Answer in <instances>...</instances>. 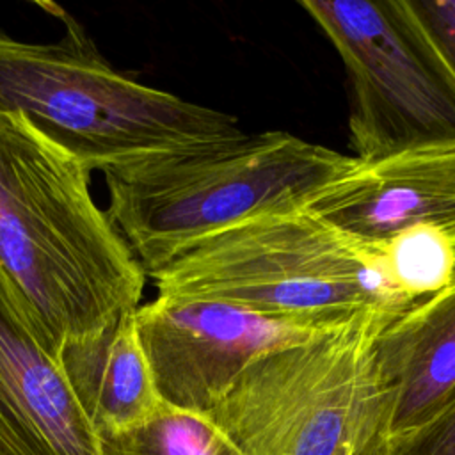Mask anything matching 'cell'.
Returning <instances> with one entry per match:
<instances>
[{"label": "cell", "instance_id": "cell-1", "mask_svg": "<svg viewBox=\"0 0 455 455\" xmlns=\"http://www.w3.org/2000/svg\"><path fill=\"white\" fill-rule=\"evenodd\" d=\"M89 178L28 117L0 116V268L57 357L133 313L148 277Z\"/></svg>", "mask_w": 455, "mask_h": 455}, {"label": "cell", "instance_id": "cell-2", "mask_svg": "<svg viewBox=\"0 0 455 455\" xmlns=\"http://www.w3.org/2000/svg\"><path fill=\"white\" fill-rule=\"evenodd\" d=\"M354 164L355 156L288 132L243 133L103 171L107 213L151 277L220 231L307 208Z\"/></svg>", "mask_w": 455, "mask_h": 455}, {"label": "cell", "instance_id": "cell-3", "mask_svg": "<svg viewBox=\"0 0 455 455\" xmlns=\"http://www.w3.org/2000/svg\"><path fill=\"white\" fill-rule=\"evenodd\" d=\"M55 43L0 30V116L21 114L89 171L126 167L231 140L235 116L144 85L116 69L69 20Z\"/></svg>", "mask_w": 455, "mask_h": 455}, {"label": "cell", "instance_id": "cell-4", "mask_svg": "<svg viewBox=\"0 0 455 455\" xmlns=\"http://www.w3.org/2000/svg\"><path fill=\"white\" fill-rule=\"evenodd\" d=\"M156 295L222 300L300 329H331L409 300L389 283L375 243L309 208L220 231L151 275Z\"/></svg>", "mask_w": 455, "mask_h": 455}, {"label": "cell", "instance_id": "cell-5", "mask_svg": "<svg viewBox=\"0 0 455 455\" xmlns=\"http://www.w3.org/2000/svg\"><path fill=\"white\" fill-rule=\"evenodd\" d=\"M371 311L261 354L204 414L240 455H391L393 389Z\"/></svg>", "mask_w": 455, "mask_h": 455}, {"label": "cell", "instance_id": "cell-6", "mask_svg": "<svg viewBox=\"0 0 455 455\" xmlns=\"http://www.w3.org/2000/svg\"><path fill=\"white\" fill-rule=\"evenodd\" d=\"M350 85L357 160L455 144V76L403 0H300Z\"/></svg>", "mask_w": 455, "mask_h": 455}, {"label": "cell", "instance_id": "cell-7", "mask_svg": "<svg viewBox=\"0 0 455 455\" xmlns=\"http://www.w3.org/2000/svg\"><path fill=\"white\" fill-rule=\"evenodd\" d=\"M133 318L160 396L194 412L212 411L261 354L318 332L196 297L156 295Z\"/></svg>", "mask_w": 455, "mask_h": 455}, {"label": "cell", "instance_id": "cell-8", "mask_svg": "<svg viewBox=\"0 0 455 455\" xmlns=\"http://www.w3.org/2000/svg\"><path fill=\"white\" fill-rule=\"evenodd\" d=\"M0 455H121L76 402L55 350L2 268Z\"/></svg>", "mask_w": 455, "mask_h": 455}, {"label": "cell", "instance_id": "cell-9", "mask_svg": "<svg viewBox=\"0 0 455 455\" xmlns=\"http://www.w3.org/2000/svg\"><path fill=\"white\" fill-rule=\"evenodd\" d=\"M307 208L368 243L416 226L437 228L455 240V144L355 158Z\"/></svg>", "mask_w": 455, "mask_h": 455}, {"label": "cell", "instance_id": "cell-10", "mask_svg": "<svg viewBox=\"0 0 455 455\" xmlns=\"http://www.w3.org/2000/svg\"><path fill=\"white\" fill-rule=\"evenodd\" d=\"M377 359L393 389L391 455L455 400V277L384 323Z\"/></svg>", "mask_w": 455, "mask_h": 455}, {"label": "cell", "instance_id": "cell-11", "mask_svg": "<svg viewBox=\"0 0 455 455\" xmlns=\"http://www.w3.org/2000/svg\"><path fill=\"white\" fill-rule=\"evenodd\" d=\"M59 361L76 402L108 439L135 430L165 405L133 313L100 338L64 348Z\"/></svg>", "mask_w": 455, "mask_h": 455}, {"label": "cell", "instance_id": "cell-12", "mask_svg": "<svg viewBox=\"0 0 455 455\" xmlns=\"http://www.w3.org/2000/svg\"><path fill=\"white\" fill-rule=\"evenodd\" d=\"M375 245L389 283L409 300L425 299L455 277V240L437 228H409Z\"/></svg>", "mask_w": 455, "mask_h": 455}, {"label": "cell", "instance_id": "cell-13", "mask_svg": "<svg viewBox=\"0 0 455 455\" xmlns=\"http://www.w3.org/2000/svg\"><path fill=\"white\" fill-rule=\"evenodd\" d=\"M114 439L121 455H240L208 414L169 403L144 425Z\"/></svg>", "mask_w": 455, "mask_h": 455}, {"label": "cell", "instance_id": "cell-14", "mask_svg": "<svg viewBox=\"0 0 455 455\" xmlns=\"http://www.w3.org/2000/svg\"><path fill=\"white\" fill-rule=\"evenodd\" d=\"M439 57L455 76V0H403Z\"/></svg>", "mask_w": 455, "mask_h": 455}, {"label": "cell", "instance_id": "cell-15", "mask_svg": "<svg viewBox=\"0 0 455 455\" xmlns=\"http://www.w3.org/2000/svg\"><path fill=\"white\" fill-rule=\"evenodd\" d=\"M395 455H455V400L428 428L398 448Z\"/></svg>", "mask_w": 455, "mask_h": 455}]
</instances>
